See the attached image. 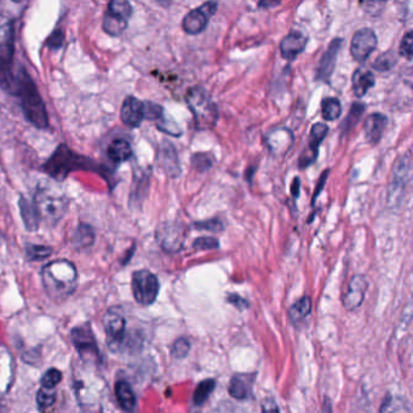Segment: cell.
Instances as JSON below:
<instances>
[{
	"mask_svg": "<svg viewBox=\"0 0 413 413\" xmlns=\"http://www.w3.org/2000/svg\"><path fill=\"white\" fill-rule=\"evenodd\" d=\"M44 290L52 301L62 302L73 295L78 286V271L68 259H55L40 273Z\"/></svg>",
	"mask_w": 413,
	"mask_h": 413,
	"instance_id": "obj_1",
	"label": "cell"
},
{
	"mask_svg": "<svg viewBox=\"0 0 413 413\" xmlns=\"http://www.w3.org/2000/svg\"><path fill=\"white\" fill-rule=\"evenodd\" d=\"M18 80V92L16 95L21 97L22 111L26 116L27 121L37 126L38 129H47L49 126V116L42 96L35 87V82L25 69H22Z\"/></svg>",
	"mask_w": 413,
	"mask_h": 413,
	"instance_id": "obj_2",
	"label": "cell"
},
{
	"mask_svg": "<svg viewBox=\"0 0 413 413\" xmlns=\"http://www.w3.org/2000/svg\"><path fill=\"white\" fill-rule=\"evenodd\" d=\"M90 159L82 155L75 154L66 144L57 147L56 151L52 153L50 159L44 165V171L56 181H65L69 173L77 170H89L91 168Z\"/></svg>",
	"mask_w": 413,
	"mask_h": 413,
	"instance_id": "obj_3",
	"label": "cell"
},
{
	"mask_svg": "<svg viewBox=\"0 0 413 413\" xmlns=\"http://www.w3.org/2000/svg\"><path fill=\"white\" fill-rule=\"evenodd\" d=\"M40 222L43 221L49 226L58 223L68 211L69 202L65 194L55 192L49 187H40L33 199Z\"/></svg>",
	"mask_w": 413,
	"mask_h": 413,
	"instance_id": "obj_4",
	"label": "cell"
},
{
	"mask_svg": "<svg viewBox=\"0 0 413 413\" xmlns=\"http://www.w3.org/2000/svg\"><path fill=\"white\" fill-rule=\"evenodd\" d=\"M185 101L193 113L195 128L198 130L211 129L218 119V109L211 97L202 87H193L187 92Z\"/></svg>",
	"mask_w": 413,
	"mask_h": 413,
	"instance_id": "obj_5",
	"label": "cell"
},
{
	"mask_svg": "<svg viewBox=\"0 0 413 413\" xmlns=\"http://www.w3.org/2000/svg\"><path fill=\"white\" fill-rule=\"evenodd\" d=\"M13 30L6 23L0 27V87L13 95L18 92V80L13 74Z\"/></svg>",
	"mask_w": 413,
	"mask_h": 413,
	"instance_id": "obj_6",
	"label": "cell"
},
{
	"mask_svg": "<svg viewBox=\"0 0 413 413\" xmlns=\"http://www.w3.org/2000/svg\"><path fill=\"white\" fill-rule=\"evenodd\" d=\"M102 323L107 335L108 347L112 352L121 350L126 335V319L121 307H111L106 312Z\"/></svg>",
	"mask_w": 413,
	"mask_h": 413,
	"instance_id": "obj_7",
	"label": "cell"
},
{
	"mask_svg": "<svg viewBox=\"0 0 413 413\" xmlns=\"http://www.w3.org/2000/svg\"><path fill=\"white\" fill-rule=\"evenodd\" d=\"M132 293L141 306H151L159 293V280L149 271H135L132 276Z\"/></svg>",
	"mask_w": 413,
	"mask_h": 413,
	"instance_id": "obj_8",
	"label": "cell"
},
{
	"mask_svg": "<svg viewBox=\"0 0 413 413\" xmlns=\"http://www.w3.org/2000/svg\"><path fill=\"white\" fill-rule=\"evenodd\" d=\"M70 340L82 360H95L99 357V348L90 323H82L70 331Z\"/></svg>",
	"mask_w": 413,
	"mask_h": 413,
	"instance_id": "obj_9",
	"label": "cell"
},
{
	"mask_svg": "<svg viewBox=\"0 0 413 413\" xmlns=\"http://www.w3.org/2000/svg\"><path fill=\"white\" fill-rule=\"evenodd\" d=\"M155 237L164 251L175 254L183 247L185 229L183 224L178 222H164L156 229Z\"/></svg>",
	"mask_w": 413,
	"mask_h": 413,
	"instance_id": "obj_10",
	"label": "cell"
},
{
	"mask_svg": "<svg viewBox=\"0 0 413 413\" xmlns=\"http://www.w3.org/2000/svg\"><path fill=\"white\" fill-rule=\"evenodd\" d=\"M217 6L218 4L215 1H209L187 13L182 21V28L185 33L190 35L202 33L207 28L210 18L217 11Z\"/></svg>",
	"mask_w": 413,
	"mask_h": 413,
	"instance_id": "obj_11",
	"label": "cell"
},
{
	"mask_svg": "<svg viewBox=\"0 0 413 413\" xmlns=\"http://www.w3.org/2000/svg\"><path fill=\"white\" fill-rule=\"evenodd\" d=\"M377 48V37L372 30L364 28V30H357L352 39L350 44V54L354 60L357 62H365L372 52L375 51Z\"/></svg>",
	"mask_w": 413,
	"mask_h": 413,
	"instance_id": "obj_12",
	"label": "cell"
},
{
	"mask_svg": "<svg viewBox=\"0 0 413 413\" xmlns=\"http://www.w3.org/2000/svg\"><path fill=\"white\" fill-rule=\"evenodd\" d=\"M343 44V39L337 38L332 40L331 44L328 45L326 51L323 54L321 60L319 62L318 72H316V79L321 82H328L333 73V69L336 66L337 55L340 52Z\"/></svg>",
	"mask_w": 413,
	"mask_h": 413,
	"instance_id": "obj_13",
	"label": "cell"
},
{
	"mask_svg": "<svg viewBox=\"0 0 413 413\" xmlns=\"http://www.w3.org/2000/svg\"><path fill=\"white\" fill-rule=\"evenodd\" d=\"M158 163L164 173L171 177H177L181 175V165L178 160L176 149L173 143L168 141H163L160 144L159 153H158Z\"/></svg>",
	"mask_w": 413,
	"mask_h": 413,
	"instance_id": "obj_14",
	"label": "cell"
},
{
	"mask_svg": "<svg viewBox=\"0 0 413 413\" xmlns=\"http://www.w3.org/2000/svg\"><path fill=\"white\" fill-rule=\"evenodd\" d=\"M121 118L123 123L129 128H138L144 119V104L134 96L126 97L121 106Z\"/></svg>",
	"mask_w": 413,
	"mask_h": 413,
	"instance_id": "obj_15",
	"label": "cell"
},
{
	"mask_svg": "<svg viewBox=\"0 0 413 413\" xmlns=\"http://www.w3.org/2000/svg\"><path fill=\"white\" fill-rule=\"evenodd\" d=\"M366 290H367V280L364 276H354L348 286V291L343 297V306L345 309L354 310L362 306V301L365 298Z\"/></svg>",
	"mask_w": 413,
	"mask_h": 413,
	"instance_id": "obj_16",
	"label": "cell"
},
{
	"mask_svg": "<svg viewBox=\"0 0 413 413\" xmlns=\"http://www.w3.org/2000/svg\"><path fill=\"white\" fill-rule=\"evenodd\" d=\"M308 39L301 32L292 30L290 35H286L280 44V52L285 60L292 61L304 51Z\"/></svg>",
	"mask_w": 413,
	"mask_h": 413,
	"instance_id": "obj_17",
	"label": "cell"
},
{
	"mask_svg": "<svg viewBox=\"0 0 413 413\" xmlns=\"http://www.w3.org/2000/svg\"><path fill=\"white\" fill-rule=\"evenodd\" d=\"M293 143V135L288 129H276L267 135V146L276 156L286 154Z\"/></svg>",
	"mask_w": 413,
	"mask_h": 413,
	"instance_id": "obj_18",
	"label": "cell"
},
{
	"mask_svg": "<svg viewBox=\"0 0 413 413\" xmlns=\"http://www.w3.org/2000/svg\"><path fill=\"white\" fill-rule=\"evenodd\" d=\"M409 168H411V163H409V156L407 155L401 156L400 159L396 161L394 173H393L392 185H390V197L402 194L406 181L409 178Z\"/></svg>",
	"mask_w": 413,
	"mask_h": 413,
	"instance_id": "obj_19",
	"label": "cell"
},
{
	"mask_svg": "<svg viewBox=\"0 0 413 413\" xmlns=\"http://www.w3.org/2000/svg\"><path fill=\"white\" fill-rule=\"evenodd\" d=\"M388 124V118L381 113H374L367 116L365 121V135L369 142L376 144L381 141L384 129Z\"/></svg>",
	"mask_w": 413,
	"mask_h": 413,
	"instance_id": "obj_20",
	"label": "cell"
},
{
	"mask_svg": "<svg viewBox=\"0 0 413 413\" xmlns=\"http://www.w3.org/2000/svg\"><path fill=\"white\" fill-rule=\"evenodd\" d=\"M116 399L119 401L121 409L125 413H135L137 407V400L134 390L129 383L118 382L116 386Z\"/></svg>",
	"mask_w": 413,
	"mask_h": 413,
	"instance_id": "obj_21",
	"label": "cell"
},
{
	"mask_svg": "<svg viewBox=\"0 0 413 413\" xmlns=\"http://www.w3.org/2000/svg\"><path fill=\"white\" fill-rule=\"evenodd\" d=\"M353 92L357 97H362L367 94V91L375 85V75L371 70L365 68H359L354 72L353 79Z\"/></svg>",
	"mask_w": 413,
	"mask_h": 413,
	"instance_id": "obj_22",
	"label": "cell"
},
{
	"mask_svg": "<svg viewBox=\"0 0 413 413\" xmlns=\"http://www.w3.org/2000/svg\"><path fill=\"white\" fill-rule=\"evenodd\" d=\"M95 232L89 224L79 223L74 230L72 237V244L77 250H85L94 245L95 242Z\"/></svg>",
	"mask_w": 413,
	"mask_h": 413,
	"instance_id": "obj_23",
	"label": "cell"
},
{
	"mask_svg": "<svg viewBox=\"0 0 413 413\" xmlns=\"http://www.w3.org/2000/svg\"><path fill=\"white\" fill-rule=\"evenodd\" d=\"M20 211H21L22 221L25 223L27 230L35 232L39 228L40 218H39L38 212L35 209L33 202L27 200L26 198L20 199Z\"/></svg>",
	"mask_w": 413,
	"mask_h": 413,
	"instance_id": "obj_24",
	"label": "cell"
},
{
	"mask_svg": "<svg viewBox=\"0 0 413 413\" xmlns=\"http://www.w3.org/2000/svg\"><path fill=\"white\" fill-rule=\"evenodd\" d=\"M132 155V148L124 138H116L108 147V156L113 163H124Z\"/></svg>",
	"mask_w": 413,
	"mask_h": 413,
	"instance_id": "obj_25",
	"label": "cell"
},
{
	"mask_svg": "<svg viewBox=\"0 0 413 413\" xmlns=\"http://www.w3.org/2000/svg\"><path fill=\"white\" fill-rule=\"evenodd\" d=\"M128 21L129 20H126L125 18H123L121 15L107 10L104 18V32L109 35H112V37H119L126 30Z\"/></svg>",
	"mask_w": 413,
	"mask_h": 413,
	"instance_id": "obj_26",
	"label": "cell"
},
{
	"mask_svg": "<svg viewBox=\"0 0 413 413\" xmlns=\"http://www.w3.org/2000/svg\"><path fill=\"white\" fill-rule=\"evenodd\" d=\"M310 312H312V300L308 296H304L290 308L288 315L293 323H298L303 321L310 314Z\"/></svg>",
	"mask_w": 413,
	"mask_h": 413,
	"instance_id": "obj_27",
	"label": "cell"
},
{
	"mask_svg": "<svg viewBox=\"0 0 413 413\" xmlns=\"http://www.w3.org/2000/svg\"><path fill=\"white\" fill-rule=\"evenodd\" d=\"M247 382H249V377L239 375L234 376L232 381H230V384H229V394L233 397L239 399V400L246 399L249 396V386H247Z\"/></svg>",
	"mask_w": 413,
	"mask_h": 413,
	"instance_id": "obj_28",
	"label": "cell"
},
{
	"mask_svg": "<svg viewBox=\"0 0 413 413\" xmlns=\"http://www.w3.org/2000/svg\"><path fill=\"white\" fill-rule=\"evenodd\" d=\"M321 114L323 118L327 121H336L342 114V106H340V99L335 97H326L321 102Z\"/></svg>",
	"mask_w": 413,
	"mask_h": 413,
	"instance_id": "obj_29",
	"label": "cell"
},
{
	"mask_svg": "<svg viewBox=\"0 0 413 413\" xmlns=\"http://www.w3.org/2000/svg\"><path fill=\"white\" fill-rule=\"evenodd\" d=\"M327 132H328V128H327L323 123H318L312 128L309 136V144H308V151L313 152L314 154H318L319 146L321 144L323 138L326 137Z\"/></svg>",
	"mask_w": 413,
	"mask_h": 413,
	"instance_id": "obj_30",
	"label": "cell"
},
{
	"mask_svg": "<svg viewBox=\"0 0 413 413\" xmlns=\"http://www.w3.org/2000/svg\"><path fill=\"white\" fill-rule=\"evenodd\" d=\"M365 104H354L350 108L348 116L345 118V121L342 123V130L343 132H348L349 130L352 129L353 126L357 125L359 121L362 119V114L365 112Z\"/></svg>",
	"mask_w": 413,
	"mask_h": 413,
	"instance_id": "obj_31",
	"label": "cell"
},
{
	"mask_svg": "<svg viewBox=\"0 0 413 413\" xmlns=\"http://www.w3.org/2000/svg\"><path fill=\"white\" fill-rule=\"evenodd\" d=\"M215 386L216 383L214 379L202 381V383L199 384L197 389H195V392H194V404L197 405V406L204 404L207 400V397L210 396V394L214 392Z\"/></svg>",
	"mask_w": 413,
	"mask_h": 413,
	"instance_id": "obj_32",
	"label": "cell"
},
{
	"mask_svg": "<svg viewBox=\"0 0 413 413\" xmlns=\"http://www.w3.org/2000/svg\"><path fill=\"white\" fill-rule=\"evenodd\" d=\"M56 401V392L55 389H47L40 388L37 393V405L40 409H47L55 404Z\"/></svg>",
	"mask_w": 413,
	"mask_h": 413,
	"instance_id": "obj_33",
	"label": "cell"
},
{
	"mask_svg": "<svg viewBox=\"0 0 413 413\" xmlns=\"http://www.w3.org/2000/svg\"><path fill=\"white\" fill-rule=\"evenodd\" d=\"M156 126L160 131H163L165 134L173 135L175 137H178L180 135H182V130L180 129V126L177 125L176 121L171 118H168L165 113L159 121H156Z\"/></svg>",
	"mask_w": 413,
	"mask_h": 413,
	"instance_id": "obj_34",
	"label": "cell"
},
{
	"mask_svg": "<svg viewBox=\"0 0 413 413\" xmlns=\"http://www.w3.org/2000/svg\"><path fill=\"white\" fill-rule=\"evenodd\" d=\"M52 254L51 247L44 245H28L26 247V254L30 261H42L48 259Z\"/></svg>",
	"mask_w": 413,
	"mask_h": 413,
	"instance_id": "obj_35",
	"label": "cell"
},
{
	"mask_svg": "<svg viewBox=\"0 0 413 413\" xmlns=\"http://www.w3.org/2000/svg\"><path fill=\"white\" fill-rule=\"evenodd\" d=\"M108 11H112V13H118L123 18H125L126 20H129L132 15V6L130 4L129 1L125 0H114L111 1L108 4Z\"/></svg>",
	"mask_w": 413,
	"mask_h": 413,
	"instance_id": "obj_36",
	"label": "cell"
},
{
	"mask_svg": "<svg viewBox=\"0 0 413 413\" xmlns=\"http://www.w3.org/2000/svg\"><path fill=\"white\" fill-rule=\"evenodd\" d=\"M396 65L395 54L393 51H388L383 55L378 56V58L374 62V68L378 72H387Z\"/></svg>",
	"mask_w": 413,
	"mask_h": 413,
	"instance_id": "obj_37",
	"label": "cell"
},
{
	"mask_svg": "<svg viewBox=\"0 0 413 413\" xmlns=\"http://www.w3.org/2000/svg\"><path fill=\"white\" fill-rule=\"evenodd\" d=\"M61 381H62V372L57 369H50L44 374L40 383H42V388L55 389Z\"/></svg>",
	"mask_w": 413,
	"mask_h": 413,
	"instance_id": "obj_38",
	"label": "cell"
},
{
	"mask_svg": "<svg viewBox=\"0 0 413 413\" xmlns=\"http://www.w3.org/2000/svg\"><path fill=\"white\" fill-rule=\"evenodd\" d=\"M193 247L195 250H216L220 247V242L215 238H198L194 240Z\"/></svg>",
	"mask_w": 413,
	"mask_h": 413,
	"instance_id": "obj_39",
	"label": "cell"
},
{
	"mask_svg": "<svg viewBox=\"0 0 413 413\" xmlns=\"http://www.w3.org/2000/svg\"><path fill=\"white\" fill-rule=\"evenodd\" d=\"M144 104V118L148 121H159L160 118L164 116L163 107L159 104H152V102H143Z\"/></svg>",
	"mask_w": 413,
	"mask_h": 413,
	"instance_id": "obj_40",
	"label": "cell"
},
{
	"mask_svg": "<svg viewBox=\"0 0 413 413\" xmlns=\"http://www.w3.org/2000/svg\"><path fill=\"white\" fill-rule=\"evenodd\" d=\"M190 345L188 340H185V338H178L173 345L171 354L176 359H182V357H187V354L190 352Z\"/></svg>",
	"mask_w": 413,
	"mask_h": 413,
	"instance_id": "obj_41",
	"label": "cell"
},
{
	"mask_svg": "<svg viewBox=\"0 0 413 413\" xmlns=\"http://www.w3.org/2000/svg\"><path fill=\"white\" fill-rule=\"evenodd\" d=\"M412 32H409L401 40L400 50H399L401 56H404L409 61L412 60Z\"/></svg>",
	"mask_w": 413,
	"mask_h": 413,
	"instance_id": "obj_42",
	"label": "cell"
},
{
	"mask_svg": "<svg viewBox=\"0 0 413 413\" xmlns=\"http://www.w3.org/2000/svg\"><path fill=\"white\" fill-rule=\"evenodd\" d=\"M192 164H193L194 168L199 170V171H207L212 166L210 156L207 154H199V153L193 155Z\"/></svg>",
	"mask_w": 413,
	"mask_h": 413,
	"instance_id": "obj_43",
	"label": "cell"
},
{
	"mask_svg": "<svg viewBox=\"0 0 413 413\" xmlns=\"http://www.w3.org/2000/svg\"><path fill=\"white\" fill-rule=\"evenodd\" d=\"M194 227L197 229H204V230H211V232H220L223 229V224L221 223L218 220L202 221L194 223Z\"/></svg>",
	"mask_w": 413,
	"mask_h": 413,
	"instance_id": "obj_44",
	"label": "cell"
},
{
	"mask_svg": "<svg viewBox=\"0 0 413 413\" xmlns=\"http://www.w3.org/2000/svg\"><path fill=\"white\" fill-rule=\"evenodd\" d=\"M63 33H62V30H57L50 35V38L48 40V45L51 49H60L61 45L63 43Z\"/></svg>",
	"mask_w": 413,
	"mask_h": 413,
	"instance_id": "obj_45",
	"label": "cell"
},
{
	"mask_svg": "<svg viewBox=\"0 0 413 413\" xmlns=\"http://www.w3.org/2000/svg\"><path fill=\"white\" fill-rule=\"evenodd\" d=\"M228 301L234 304V306L238 307V308H247L249 304H247V302L244 300V298H241L240 296H237V295H229L228 296Z\"/></svg>",
	"mask_w": 413,
	"mask_h": 413,
	"instance_id": "obj_46",
	"label": "cell"
},
{
	"mask_svg": "<svg viewBox=\"0 0 413 413\" xmlns=\"http://www.w3.org/2000/svg\"><path fill=\"white\" fill-rule=\"evenodd\" d=\"M262 413H279L278 405L273 400H266L263 404Z\"/></svg>",
	"mask_w": 413,
	"mask_h": 413,
	"instance_id": "obj_47",
	"label": "cell"
},
{
	"mask_svg": "<svg viewBox=\"0 0 413 413\" xmlns=\"http://www.w3.org/2000/svg\"><path fill=\"white\" fill-rule=\"evenodd\" d=\"M327 176H328V170H326V171H325V173L321 175V177L319 178L318 185H318V188L315 190L314 199H313V202H315V199L318 198L320 192L323 190V185H325V182H326L327 180Z\"/></svg>",
	"mask_w": 413,
	"mask_h": 413,
	"instance_id": "obj_48",
	"label": "cell"
},
{
	"mask_svg": "<svg viewBox=\"0 0 413 413\" xmlns=\"http://www.w3.org/2000/svg\"><path fill=\"white\" fill-rule=\"evenodd\" d=\"M291 190H292V195L295 198L298 197V193H300V178H295V180H293Z\"/></svg>",
	"mask_w": 413,
	"mask_h": 413,
	"instance_id": "obj_49",
	"label": "cell"
},
{
	"mask_svg": "<svg viewBox=\"0 0 413 413\" xmlns=\"http://www.w3.org/2000/svg\"><path fill=\"white\" fill-rule=\"evenodd\" d=\"M279 4V1H262V3H259V6H266V8H271V6H276V5Z\"/></svg>",
	"mask_w": 413,
	"mask_h": 413,
	"instance_id": "obj_50",
	"label": "cell"
}]
</instances>
